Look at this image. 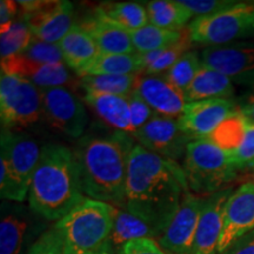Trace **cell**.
<instances>
[{
    "mask_svg": "<svg viewBox=\"0 0 254 254\" xmlns=\"http://www.w3.org/2000/svg\"><path fill=\"white\" fill-rule=\"evenodd\" d=\"M189 192L183 167L135 145L129 158L123 208L150 222L160 237Z\"/></svg>",
    "mask_w": 254,
    "mask_h": 254,
    "instance_id": "1",
    "label": "cell"
},
{
    "mask_svg": "<svg viewBox=\"0 0 254 254\" xmlns=\"http://www.w3.org/2000/svg\"><path fill=\"white\" fill-rule=\"evenodd\" d=\"M134 139L125 132L84 134L75 144L82 192L87 198L122 207L125 202L129 158Z\"/></svg>",
    "mask_w": 254,
    "mask_h": 254,
    "instance_id": "2",
    "label": "cell"
},
{
    "mask_svg": "<svg viewBox=\"0 0 254 254\" xmlns=\"http://www.w3.org/2000/svg\"><path fill=\"white\" fill-rule=\"evenodd\" d=\"M85 198L73 151L60 144L43 146L28 192L32 211L60 220Z\"/></svg>",
    "mask_w": 254,
    "mask_h": 254,
    "instance_id": "3",
    "label": "cell"
},
{
    "mask_svg": "<svg viewBox=\"0 0 254 254\" xmlns=\"http://www.w3.org/2000/svg\"><path fill=\"white\" fill-rule=\"evenodd\" d=\"M116 207L85 198L67 215L56 222L65 254H95L109 244Z\"/></svg>",
    "mask_w": 254,
    "mask_h": 254,
    "instance_id": "4",
    "label": "cell"
},
{
    "mask_svg": "<svg viewBox=\"0 0 254 254\" xmlns=\"http://www.w3.org/2000/svg\"><path fill=\"white\" fill-rule=\"evenodd\" d=\"M41 148L27 133L1 128L0 135V195L23 202L28 196Z\"/></svg>",
    "mask_w": 254,
    "mask_h": 254,
    "instance_id": "5",
    "label": "cell"
},
{
    "mask_svg": "<svg viewBox=\"0 0 254 254\" xmlns=\"http://www.w3.org/2000/svg\"><path fill=\"white\" fill-rule=\"evenodd\" d=\"M183 168L189 189L199 196H208L226 189L225 186L233 182L239 172L230 152L207 139L187 145Z\"/></svg>",
    "mask_w": 254,
    "mask_h": 254,
    "instance_id": "6",
    "label": "cell"
},
{
    "mask_svg": "<svg viewBox=\"0 0 254 254\" xmlns=\"http://www.w3.org/2000/svg\"><path fill=\"white\" fill-rule=\"evenodd\" d=\"M190 43L206 46L231 44L254 34V4L243 2L212 15L193 19L187 27Z\"/></svg>",
    "mask_w": 254,
    "mask_h": 254,
    "instance_id": "7",
    "label": "cell"
},
{
    "mask_svg": "<svg viewBox=\"0 0 254 254\" xmlns=\"http://www.w3.org/2000/svg\"><path fill=\"white\" fill-rule=\"evenodd\" d=\"M43 116L41 91L26 79L1 71L0 120L1 128L20 131Z\"/></svg>",
    "mask_w": 254,
    "mask_h": 254,
    "instance_id": "8",
    "label": "cell"
},
{
    "mask_svg": "<svg viewBox=\"0 0 254 254\" xmlns=\"http://www.w3.org/2000/svg\"><path fill=\"white\" fill-rule=\"evenodd\" d=\"M43 118L56 132L80 139L88 124L86 107L74 91L65 87L41 91Z\"/></svg>",
    "mask_w": 254,
    "mask_h": 254,
    "instance_id": "9",
    "label": "cell"
},
{
    "mask_svg": "<svg viewBox=\"0 0 254 254\" xmlns=\"http://www.w3.org/2000/svg\"><path fill=\"white\" fill-rule=\"evenodd\" d=\"M131 136L146 150L173 161L185 157L187 145L192 141L180 129L177 118L158 113Z\"/></svg>",
    "mask_w": 254,
    "mask_h": 254,
    "instance_id": "10",
    "label": "cell"
},
{
    "mask_svg": "<svg viewBox=\"0 0 254 254\" xmlns=\"http://www.w3.org/2000/svg\"><path fill=\"white\" fill-rule=\"evenodd\" d=\"M204 67L226 75L232 82L254 86V44L231 43L202 51Z\"/></svg>",
    "mask_w": 254,
    "mask_h": 254,
    "instance_id": "11",
    "label": "cell"
},
{
    "mask_svg": "<svg viewBox=\"0 0 254 254\" xmlns=\"http://www.w3.org/2000/svg\"><path fill=\"white\" fill-rule=\"evenodd\" d=\"M204 198L187 193L172 220L157 239L166 254H192Z\"/></svg>",
    "mask_w": 254,
    "mask_h": 254,
    "instance_id": "12",
    "label": "cell"
},
{
    "mask_svg": "<svg viewBox=\"0 0 254 254\" xmlns=\"http://www.w3.org/2000/svg\"><path fill=\"white\" fill-rule=\"evenodd\" d=\"M237 110L238 105L228 99L193 101L186 103L177 122L190 140H204Z\"/></svg>",
    "mask_w": 254,
    "mask_h": 254,
    "instance_id": "13",
    "label": "cell"
},
{
    "mask_svg": "<svg viewBox=\"0 0 254 254\" xmlns=\"http://www.w3.org/2000/svg\"><path fill=\"white\" fill-rule=\"evenodd\" d=\"M1 71L26 79L40 91L65 87L75 92L80 87V79L73 77L66 64L36 63L19 55L2 60Z\"/></svg>",
    "mask_w": 254,
    "mask_h": 254,
    "instance_id": "14",
    "label": "cell"
},
{
    "mask_svg": "<svg viewBox=\"0 0 254 254\" xmlns=\"http://www.w3.org/2000/svg\"><path fill=\"white\" fill-rule=\"evenodd\" d=\"M254 230V184L245 183L233 190L224 212L218 254L224 252L233 241Z\"/></svg>",
    "mask_w": 254,
    "mask_h": 254,
    "instance_id": "15",
    "label": "cell"
},
{
    "mask_svg": "<svg viewBox=\"0 0 254 254\" xmlns=\"http://www.w3.org/2000/svg\"><path fill=\"white\" fill-rule=\"evenodd\" d=\"M233 190L231 187L204 196L198 228H196L192 254H218L222 227H224L225 206Z\"/></svg>",
    "mask_w": 254,
    "mask_h": 254,
    "instance_id": "16",
    "label": "cell"
},
{
    "mask_svg": "<svg viewBox=\"0 0 254 254\" xmlns=\"http://www.w3.org/2000/svg\"><path fill=\"white\" fill-rule=\"evenodd\" d=\"M24 20L27 21L36 39L59 44L75 25V9L72 2L53 0L40 12Z\"/></svg>",
    "mask_w": 254,
    "mask_h": 254,
    "instance_id": "17",
    "label": "cell"
},
{
    "mask_svg": "<svg viewBox=\"0 0 254 254\" xmlns=\"http://www.w3.org/2000/svg\"><path fill=\"white\" fill-rule=\"evenodd\" d=\"M135 90L155 113L166 117H179L186 105L185 97L164 75L139 77Z\"/></svg>",
    "mask_w": 254,
    "mask_h": 254,
    "instance_id": "18",
    "label": "cell"
},
{
    "mask_svg": "<svg viewBox=\"0 0 254 254\" xmlns=\"http://www.w3.org/2000/svg\"><path fill=\"white\" fill-rule=\"evenodd\" d=\"M93 38L100 53L112 55H134L131 34L119 25L103 17L97 11L79 24Z\"/></svg>",
    "mask_w": 254,
    "mask_h": 254,
    "instance_id": "19",
    "label": "cell"
},
{
    "mask_svg": "<svg viewBox=\"0 0 254 254\" xmlns=\"http://www.w3.org/2000/svg\"><path fill=\"white\" fill-rule=\"evenodd\" d=\"M84 101L101 122L114 131L132 134L133 126L128 97L85 91Z\"/></svg>",
    "mask_w": 254,
    "mask_h": 254,
    "instance_id": "20",
    "label": "cell"
},
{
    "mask_svg": "<svg viewBox=\"0 0 254 254\" xmlns=\"http://www.w3.org/2000/svg\"><path fill=\"white\" fill-rule=\"evenodd\" d=\"M146 238L154 240L155 238L157 239L159 238L157 230L150 222L133 214L128 209L116 207L113 228L109 239V244L113 252L117 254L119 250L129 241L146 239Z\"/></svg>",
    "mask_w": 254,
    "mask_h": 254,
    "instance_id": "21",
    "label": "cell"
},
{
    "mask_svg": "<svg viewBox=\"0 0 254 254\" xmlns=\"http://www.w3.org/2000/svg\"><path fill=\"white\" fill-rule=\"evenodd\" d=\"M66 66L77 72L100 55V50L88 32L75 24L58 44Z\"/></svg>",
    "mask_w": 254,
    "mask_h": 254,
    "instance_id": "22",
    "label": "cell"
},
{
    "mask_svg": "<svg viewBox=\"0 0 254 254\" xmlns=\"http://www.w3.org/2000/svg\"><path fill=\"white\" fill-rule=\"evenodd\" d=\"M234 85L231 79L213 69L202 66L190 86L184 92L186 103L214 99L231 100Z\"/></svg>",
    "mask_w": 254,
    "mask_h": 254,
    "instance_id": "23",
    "label": "cell"
},
{
    "mask_svg": "<svg viewBox=\"0 0 254 254\" xmlns=\"http://www.w3.org/2000/svg\"><path fill=\"white\" fill-rule=\"evenodd\" d=\"M142 66L138 53L134 55H112L100 53L93 62L78 69L79 78L87 75H125L140 74Z\"/></svg>",
    "mask_w": 254,
    "mask_h": 254,
    "instance_id": "24",
    "label": "cell"
},
{
    "mask_svg": "<svg viewBox=\"0 0 254 254\" xmlns=\"http://www.w3.org/2000/svg\"><path fill=\"white\" fill-rule=\"evenodd\" d=\"M27 220L20 209L4 204L0 220V254H23Z\"/></svg>",
    "mask_w": 254,
    "mask_h": 254,
    "instance_id": "25",
    "label": "cell"
},
{
    "mask_svg": "<svg viewBox=\"0 0 254 254\" xmlns=\"http://www.w3.org/2000/svg\"><path fill=\"white\" fill-rule=\"evenodd\" d=\"M148 23L168 31L182 32L192 19V14L174 0H153L146 6Z\"/></svg>",
    "mask_w": 254,
    "mask_h": 254,
    "instance_id": "26",
    "label": "cell"
},
{
    "mask_svg": "<svg viewBox=\"0 0 254 254\" xmlns=\"http://www.w3.org/2000/svg\"><path fill=\"white\" fill-rule=\"evenodd\" d=\"M95 11L127 32H133L148 23L147 8L139 2H105Z\"/></svg>",
    "mask_w": 254,
    "mask_h": 254,
    "instance_id": "27",
    "label": "cell"
},
{
    "mask_svg": "<svg viewBox=\"0 0 254 254\" xmlns=\"http://www.w3.org/2000/svg\"><path fill=\"white\" fill-rule=\"evenodd\" d=\"M129 34L136 53H147L166 49L182 40L185 36L183 32L164 30L151 24H147L136 31L129 32Z\"/></svg>",
    "mask_w": 254,
    "mask_h": 254,
    "instance_id": "28",
    "label": "cell"
},
{
    "mask_svg": "<svg viewBox=\"0 0 254 254\" xmlns=\"http://www.w3.org/2000/svg\"><path fill=\"white\" fill-rule=\"evenodd\" d=\"M247 125H249V120L237 110L215 128V131L208 136L207 140L213 142L221 150L232 153L237 151L243 142Z\"/></svg>",
    "mask_w": 254,
    "mask_h": 254,
    "instance_id": "29",
    "label": "cell"
},
{
    "mask_svg": "<svg viewBox=\"0 0 254 254\" xmlns=\"http://www.w3.org/2000/svg\"><path fill=\"white\" fill-rule=\"evenodd\" d=\"M139 77H140L139 74L87 75L79 79H80V87L84 91L128 97L135 90Z\"/></svg>",
    "mask_w": 254,
    "mask_h": 254,
    "instance_id": "30",
    "label": "cell"
},
{
    "mask_svg": "<svg viewBox=\"0 0 254 254\" xmlns=\"http://www.w3.org/2000/svg\"><path fill=\"white\" fill-rule=\"evenodd\" d=\"M201 67V57L199 53L189 51L163 75L171 85L184 93L190 86Z\"/></svg>",
    "mask_w": 254,
    "mask_h": 254,
    "instance_id": "31",
    "label": "cell"
},
{
    "mask_svg": "<svg viewBox=\"0 0 254 254\" xmlns=\"http://www.w3.org/2000/svg\"><path fill=\"white\" fill-rule=\"evenodd\" d=\"M31 28L27 21L19 19L14 21L8 31L0 36V56L1 62L12 57L19 56L27 49L31 41L33 40Z\"/></svg>",
    "mask_w": 254,
    "mask_h": 254,
    "instance_id": "32",
    "label": "cell"
},
{
    "mask_svg": "<svg viewBox=\"0 0 254 254\" xmlns=\"http://www.w3.org/2000/svg\"><path fill=\"white\" fill-rule=\"evenodd\" d=\"M190 40L187 34V31L185 36L180 41L173 44V45L168 46L165 49L159 58L148 66L147 68L144 71L145 75H163L164 73H166L172 66L179 60L182 57L185 55L186 52H189L190 47Z\"/></svg>",
    "mask_w": 254,
    "mask_h": 254,
    "instance_id": "33",
    "label": "cell"
},
{
    "mask_svg": "<svg viewBox=\"0 0 254 254\" xmlns=\"http://www.w3.org/2000/svg\"><path fill=\"white\" fill-rule=\"evenodd\" d=\"M25 58L43 64H65L58 44H50L33 38L26 50L21 53Z\"/></svg>",
    "mask_w": 254,
    "mask_h": 254,
    "instance_id": "34",
    "label": "cell"
},
{
    "mask_svg": "<svg viewBox=\"0 0 254 254\" xmlns=\"http://www.w3.org/2000/svg\"><path fill=\"white\" fill-rule=\"evenodd\" d=\"M192 17H206L231 8L239 1L234 0H178Z\"/></svg>",
    "mask_w": 254,
    "mask_h": 254,
    "instance_id": "35",
    "label": "cell"
},
{
    "mask_svg": "<svg viewBox=\"0 0 254 254\" xmlns=\"http://www.w3.org/2000/svg\"><path fill=\"white\" fill-rule=\"evenodd\" d=\"M231 155L239 171L254 170V123L249 122L243 142L237 151L232 152Z\"/></svg>",
    "mask_w": 254,
    "mask_h": 254,
    "instance_id": "36",
    "label": "cell"
},
{
    "mask_svg": "<svg viewBox=\"0 0 254 254\" xmlns=\"http://www.w3.org/2000/svg\"><path fill=\"white\" fill-rule=\"evenodd\" d=\"M27 254H65L63 239L57 228L53 226L44 232L34 241Z\"/></svg>",
    "mask_w": 254,
    "mask_h": 254,
    "instance_id": "37",
    "label": "cell"
},
{
    "mask_svg": "<svg viewBox=\"0 0 254 254\" xmlns=\"http://www.w3.org/2000/svg\"><path fill=\"white\" fill-rule=\"evenodd\" d=\"M128 101L129 107H131L133 133H134L138 129H140L145 124L150 122L155 112L151 109L150 105L142 99V97L136 90L128 95Z\"/></svg>",
    "mask_w": 254,
    "mask_h": 254,
    "instance_id": "38",
    "label": "cell"
},
{
    "mask_svg": "<svg viewBox=\"0 0 254 254\" xmlns=\"http://www.w3.org/2000/svg\"><path fill=\"white\" fill-rule=\"evenodd\" d=\"M117 254H166L154 239H138L124 245Z\"/></svg>",
    "mask_w": 254,
    "mask_h": 254,
    "instance_id": "39",
    "label": "cell"
},
{
    "mask_svg": "<svg viewBox=\"0 0 254 254\" xmlns=\"http://www.w3.org/2000/svg\"><path fill=\"white\" fill-rule=\"evenodd\" d=\"M19 6L17 1H12V0H1L0 1V30L1 33L8 31L9 27L13 25L15 18L18 17Z\"/></svg>",
    "mask_w": 254,
    "mask_h": 254,
    "instance_id": "40",
    "label": "cell"
},
{
    "mask_svg": "<svg viewBox=\"0 0 254 254\" xmlns=\"http://www.w3.org/2000/svg\"><path fill=\"white\" fill-rule=\"evenodd\" d=\"M220 254H254V230L233 241Z\"/></svg>",
    "mask_w": 254,
    "mask_h": 254,
    "instance_id": "41",
    "label": "cell"
},
{
    "mask_svg": "<svg viewBox=\"0 0 254 254\" xmlns=\"http://www.w3.org/2000/svg\"><path fill=\"white\" fill-rule=\"evenodd\" d=\"M238 105V111L243 114L250 123H254V86L241 98Z\"/></svg>",
    "mask_w": 254,
    "mask_h": 254,
    "instance_id": "42",
    "label": "cell"
},
{
    "mask_svg": "<svg viewBox=\"0 0 254 254\" xmlns=\"http://www.w3.org/2000/svg\"><path fill=\"white\" fill-rule=\"evenodd\" d=\"M95 254H116L113 252V250L111 249V246H110V244H107L106 246H104L103 249H101L99 252L98 253H95Z\"/></svg>",
    "mask_w": 254,
    "mask_h": 254,
    "instance_id": "43",
    "label": "cell"
},
{
    "mask_svg": "<svg viewBox=\"0 0 254 254\" xmlns=\"http://www.w3.org/2000/svg\"><path fill=\"white\" fill-rule=\"evenodd\" d=\"M246 177L249 178V179H251V182H247V183H253V184H254V170L251 171V172H250L249 174H247Z\"/></svg>",
    "mask_w": 254,
    "mask_h": 254,
    "instance_id": "44",
    "label": "cell"
}]
</instances>
